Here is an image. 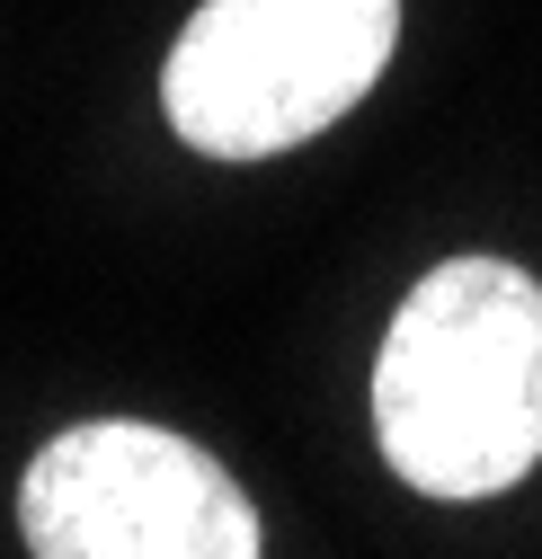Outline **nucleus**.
Listing matches in <instances>:
<instances>
[{
  "label": "nucleus",
  "mask_w": 542,
  "mask_h": 559,
  "mask_svg": "<svg viewBox=\"0 0 542 559\" xmlns=\"http://www.w3.org/2000/svg\"><path fill=\"white\" fill-rule=\"evenodd\" d=\"M19 524L36 559H258L240 479L143 417L62 427L19 479Z\"/></svg>",
  "instance_id": "nucleus-3"
},
{
  "label": "nucleus",
  "mask_w": 542,
  "mask_h": 559,
  "mask_svg": "<svg viewBox=\"0 0 542 559\" xmlns=\"http://www.w3.org/2000/svg\"><path fill=\"white\" fill-rule=\"evenodd\" d=\"M391 36L400 0H205L169 45L161 107L205 160H267L347 116Z\"/></svg>",
  "instance_id": "nucleus-2"
},
{
  "label": "nucleus",
  "mask_w": 542,
  "mask_h": 559,
  "mask_svg": "<svg viewBox=\"0 0 542 559\" xmlns=\"http://www.w3.org/2000/svg\"><path fill=\"white\" fill-rule=\"evenodd\" d=\"M374 436L419 498H498L542 462V285L507 258H445L391 311Z\"/></svg>",
  "instance_id": "nucleus-1"
}]
</instances>
